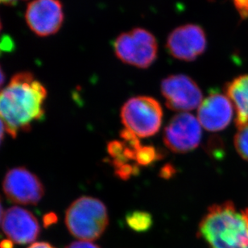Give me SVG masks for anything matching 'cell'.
Masks as SVG:
<instances>
[{
  "label": "cell",
  "instance_id": "obj_7",
  "mask_svg": "<svg viewBox=\"0 0 248 248\" xmlns=\"http://www.w3.org/2000/svg\"><path fill=\"white\" fill-rule=\"evenodd\" d=\"M161 93L168 108L175 111L194 110L202 103V93L198 84L184 74L171 75L164 79Z\"/></svg>",
  "mask_w": 248,
  "mask_h": 248
},
{
  "label": "cell",
  "instance_id": "obj_12",
  "mask_svg": "<svg viewBox=\"0 0 248 248\" xmlns=\"http://www.w3.org/2000/svg\"><path fill=\"white\" fill-rule=\"evenodd\" d=\"M233 115L232 101L217 92L210 93L198 108V121L206 131L212 132L224 130L232 122Z\"/></svg>",
  "mask_w": 248,
  "mask_h": 248
},
{
  "label": "cell",
  "instance_id": "obj_24",
  "mask_svg": "<svg viewBox=\"0 0 248 248\" xmlns=\"http://www.w3.org/2000/svg\"><path fill=\"white\" fill-rule=\"evenodd\" d=\"M1 29H2V25H1V22H0V31H1Z\"/></svg>",
  "mask_w": 248,
  "mask_h": 248
},
{
  "label": "cell",
  "instance_id": "obj_1",
  "mask_svg": "<svg viewBox=\"0 0 248 248\" xmlns=\"http://www.w3.org/2000/svg\"><path fill=\"white\" fill-rule=\"evenodd\" d=\"M46 98V87L32 74L23 72L12 77L0 91V118L12 138L30 131L32 124L44 117Z\"/></svg>",
  "mask_w": 248,
  "mask_h": 248
},
{
  "label": "cell",
  "instance_id": "obj_4",
  "mask_svg": "<svg viewBox=\"0 0 248 248\" xmlns=\"http://www.w3.org/2000/svg\"><path fill=\"white\" fill-rule=\"evenodd\" d=\"M121 120L137 137L147 138L157 133L162 124L163 110L155 98L137 96L126 101L121 109Z\"/></svg>",
  "mask_w": 248,
  "mask_h": 248
},
{
  "label": "cell",
  "instance_id": "obj_6",
  "mask_svg": "<svg viewBox=\"0 0 248 248\" xmlns=\"http://www.w3.org/2000/svg\"><path fill=\"white\" fill-rule=\"evenodd\" d=\"M2 188L7 199L19 205H36L45 195V187L36 175L24 167L10 170Z\"/></svg>",
  "mask_w": 248,
  "mask_h": 248
},
{
  "label": "cell",
  "instance_id": "obj_5",
  "mask_svg": "<svg viewBox=\"0 0 248 248\" xmlns=\"http://www.w3.org/2000/svg\"><path fill=\"white\" fill-rule=\"evenodd\" d=\"M114 48L120 61L142 69L150 66L157 57L155 36L145 29H135L121 34L115 40Z\"/></svg>",
  "mask_w": 248,
  "mask_h": 248
},
{
  "label": "cell",
  "instance_id": "obj_16",
  "mask_svg": "<svg viewBox=\"0 0 248 248\" xmlns=\"http://www.w3.org/2000/svg\"><path fill=\"white\" fill-rule=\"evenodd\" d=\"M234 148L244 160L248 161V123L239 127L234 136Z\"/></svg>",
  "mask_w": 248,
  "mask_h": 248
},
{
  "label": "cell",
  "instance_id": "obj_20",
  "mask_svg": "<svg viewBox=\"0 0 248 248\" xmlns=\"http://www.w3.org/2000/svg\"><path fill=\"white\" fill-rule=\"evenodd\" d=\"M6 131V126H5L4 123L2 121V119L0 118V146L2 144V140L4 138V134Z\"/></svg>",
  "mask_w": 248,
  "mask_h": 248
},
{
  "label": "cell",
  "instance_id": "obj_15",
  "mask_svg": "<svg viewBox=\"0 0 248 248\" xmlns=\"http://www.w3.org/2000/svg\"><path fill=\"white\" fill-rule=\"evenodd\" d=\"M160 152L153 146H141L136 153V165L148 166L161 158Z\"/></svg>",
  "mask_w": 248,
  "mask_h": 248
},
{
  "label": "cell",
  "instance_id": "obj_18",
  "mask_svg": "<svg viewBox=\"0 0 248 248\" xmlns=\"http://www.w3.org/2000/svg\"><path fill=\"white\" fill-rule=\"evenodd\" d=\"M65 248H101L92 242L90 241H76L69 244Z\"/></svg>",
  "mask_w": 248,
  "mask_h": 248
},
{
  "label": "cell",
  "instance_id": "obj_22",
  "mask_svg": "<svg viewBox=\"0 0 248 248\" xmlns=\"http://www.w3.org/2000/svg\"><path fill=\"white\" fill-rule=\"evenodd\" d=\"M3 215H4V213H3V208H2V200H1V198H0V223L2 222Z\"/></svg>",
  "mask_w": 248,
  "mask_h": 248
},
{
  "label": "cell",
  "instance_id": "obj_10",
  "mask_svg": "<svg viewBox=\"0 0 248 248\" xmlns=\"http://www.w3.org/2000/svg\"><path fill=\"white\" fill-rule=\"evenodd\" d=\"M2 229L9 240L17 244L35 243L41 232L38 220L33 214L19 206L5 211Z\"/></svg>",
  "mask_w": 248,
  "mask_h": 248
},
{
  "label": "cell",
  "instance_id": "obj_21",
  "mask_svg": "<svg viewBox=\"0 0 248 248\" xmlns=\"http://www.w3.org/2000/svg\"><path fill=\"white\" fill-rule=\"evenodd\" d=\"M5 81V74L2 71V68L0 66V91H2V86Z\"/></svg>",
  "mask_w": 248,
  "mask_h": 248
},
{
  "label": "cell",
  "instance_id": "obj_3",
  "mask_svg": "<svg viewBox=\"0 0 248 248\" xmlns=\"http://www.w3.org/2000/svg\"><path fill=\"white\" fill-rule=\"evenodd\" d=\"M64 222L73 236L82 241H93L99 239L108 228V209L97 198L81 197L67 209Z\"/></svg>",
  "mask_w": 248,
  "mask_h": 248
},
{
  "label": "cell",
  "instance_id": "obj_19",
  "mask_svg": "<svg viewBox=\"0 0 248 248\" xmlns=\"http://www.w3.org/2000/svg\"><path fill=\"white\" fill-rule=\"evenodd\" d=\"M28 248H56L46 242H35Z\"/></svg>",
  "mask_w": 248,
  "mask_h": 248
},
{
  "label": "cell",
  "instance_id": "obj_8",
  "mask_svg": "<svg viewBox=\"0 0 248 248\" xmlns=\"http://www.w3.org/2000/svg\"><path fill=\"white\" fill-rule=\"evenodd\" d=\"M202 128L198 119L189 113L174 115L165 127L164 142L173 153H186L200 144Z\"/></svg>",
  "mask_w": 248,
  "mask_h": 248
},
{
  "label": "cell",
  "instance_id": "obj_11",
  "mask_svg": "<svg viewBox=\"0 0 248 248\" xmlns=\"http://www.w3.org/2000/svg\"><path fill=\"white\" fill-rule=\"evenodd\" d=\"M63 18L62 4L58 0H34L27 8V23L38 36L56 33L62 26Z\"/></svg>",
  "mask_w": 248,
  "mask_h": 248
},
{
  "label": "cell",
  "instance_id": "obj_2",
  "mask_svg": "<svg viewBox=\"0 0 248 248\" xmlns=\"http://www.w3.org/2000/svg\"><path fill=\"white\" fill-rule=\"evenodd\" d=\"M198 235L210 248H248V210L232 202L211 205L201 221Z\"/></svg>",
  "mask_w": 248,
  "mask_h": 248
},
{
  "label": "cell",
  "instance_id": "obj_17",
  "mask_svg": "<svg viewBox=\"0 0 248 248\" xmlns=\"http://www.w3.org/2000/svg\"><path fill=\"white\" fill-rule=\"evenodd\" d=\"M242 19L248 18V0H232Z\"/></svg>",
  "mask_w": 248,
  "mask_h": 248
},
{
  "label": "cell",
  "instance_id": "obj_23",
  "mask_svg": "<svg viewBox=\"0 0 248 248\" xmlns=\"http://www.w3.org/2000/svg\"><path fill=\"white\" fill-rule=\"evenodd\" d=\"M18 0H0V3H5V4H12L17 2Z\"/></svg>",
  "mask_w": 248,
  "mask_h": 248
},
{
  "label": "cell",
  "instance_id": "obj_9",
  "mask_svg": "<svg viewBox=\"0 0 248 248\" xmlns=\"http://www.w3.org/2000/svg\"><path fill=\"white\" fill-rule=\"evenodd\" d=\"M167 48L170 54L178 60H196L206 48L205 32L200 26L195 24L179 27L168 37Z\"/></svg>",
  "mask_w": 248,
  "mask_h": 248
},
{
  "label": "cell",
  "instance_id": "obj_14",
  "mask_svg": "<svg viewBox=\"0 0 248 248\" xmlns=\"http://www.w3.org/2000/svg\"><path fill=\"white\" fill-rule=\"evenodd\" d=\"M126 223L131 229L137 232L148 231L153 224V218L150 214L143 211H134L127 215Z\"/></svg>",
  "mask_w": 248,
  "mask_h": 248
},
{
  "label": "cell",
  "instance_id": "obj_13",
  "mask_svg": "<svg viewBox=\"0 0 248 248\" xmlns=\"http://www.w3.org/2000/svg\"><path fill=\"white\" fill-rule=\"evenodd\" d=\"M225 91L234 106L235 124L239 128L248 123V74L240 75L228 82Z\"/></svg>",
  "mask_w": 248,
  "mask_h": 248
}]
</instances>
